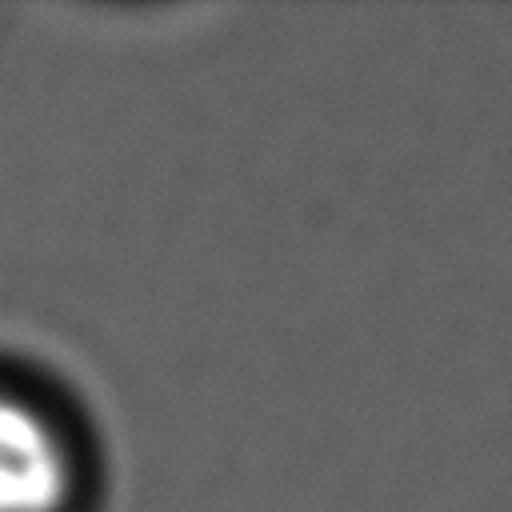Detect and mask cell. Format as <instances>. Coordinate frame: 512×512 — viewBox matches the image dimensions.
Masks as SVG:
<instances>
[{
	"mask_svg": "<svg viewBox=\"0 0 512 512\" xmlns=\"http://www.w3.org/2000/svg\"><path fill=\"white\" fill-rule=\"evenodd\" d=\"M72 460L56 428L24 400L0 396V512H60Z\"/></svg>",
	"mask_w": 512,
	"mask_h": 512,
	"instance_id": "6da1fadb",
	"label": "cell"
}]
</instances>
